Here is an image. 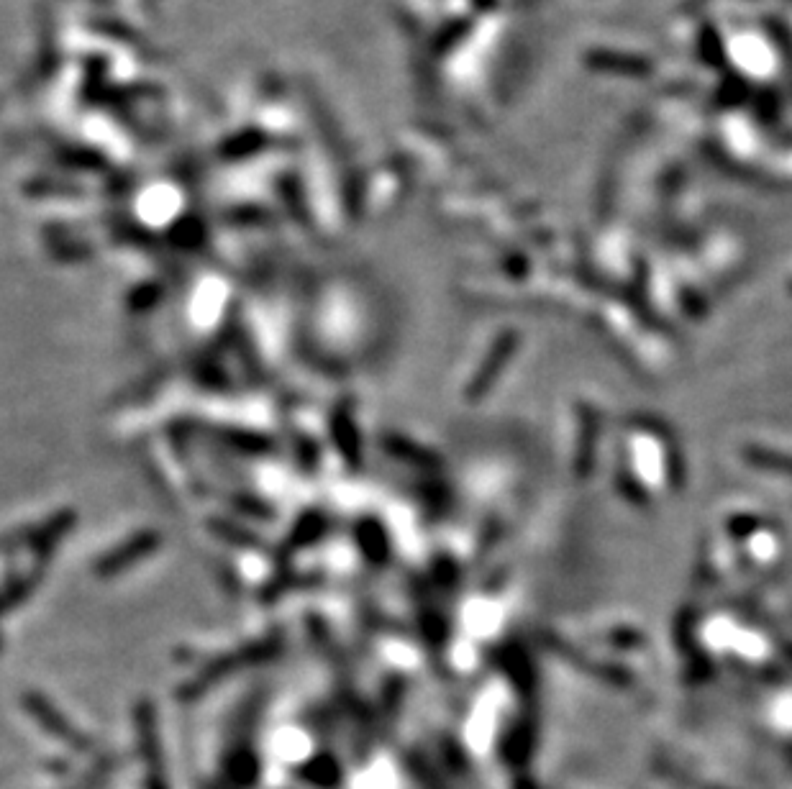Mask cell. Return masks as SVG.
I'll list each match as a JSON object with an SVG mask.
<instances>
[{
    "label": "cell",
    "instance_id": "cell-1",
    "mask_svg": "<svg viewBox=\"0 0 792 789\" xmlns=\"http://www.w3.org/2000/svg\"><path fill=\"white\" fill-rule=\"evenodd\" d=\"M744 456L749 459L751 464L764 469H777V472L792 474V456L787 454H775V451L759 449V446H751V449L744 451Z\"/></svg>",
    "mask_w": 792,
    "mask_h": 789
}]
</instances>
